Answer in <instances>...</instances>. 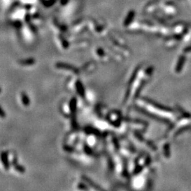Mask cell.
Masks as SVG:
<instances>
[{
	"mask_svg": "<svg viewBox=\"0 0 191 191\" xmlns=\"http://www.w3.org/2000/svg\"><path fill=\"white\" fill-rule=\"evenodd\" d=\"M56 67H57V68H60V69H65V70H71V71L74 72V73H78L79 72V70L75 68V67H73V66L69 65V64L67 63L58 62V63H57V65H56Z\"/></svg>",
	"mask_w": 191,
	"mask_h": 191,
	"instance_id": "cell-1",
	"label": "cell"
},
{
	"mask_svg": "<svg viewBox=\"0 0 191 191\" xmlns=\"http://www.w3.org/2000/svg\"><path fill=\"white\" fill-rule=\"evenodd\" d=\"M1 160H2L3 163H4V167L6 168V169H8L9 168V161H8V158L7 156L5 153H2L1 154Z\"/></svg>",
	"mask_w": 191,
	"mask_h": 191,
	"instance_id": "cell-2",
	"label": "cell"
},
{
	"mask_svg": "<svg viewBox=\"0 0 191 191\" xmlns=\"http://www.w3.org/2000/svg\"><path fill=\"white\" fill-rule=\"evenodd\" d=\"M21 100H22V102H23V103L25 105H28L30 103V100H29V98L28 97V96L26 95V94H25V93H23L21 95Z\"/></svg>",
	"mask_w": 191,
	"mask_h": 191,
	"instance_id": "cell-3",
	"label": "cell"
},
{
	"mask_svg": "<svg viewBox=\"0 0 191 191\" xmlns=\"http://www.w3.org/2000/svg\"><path fill=\"white\" fill-rule=\"evenodd\" d=\"M77 91L79 94H80V96H84V88H83L82 84H81V82L78 81L77 84Z\"/></svg>",
	"mask_w": 191,
	"mask_h": 191,
	"instance_id": "cell-4",
	"label": "cell"
},
{
	"mask_svg": "<svg viewBox=\"0 0 191 191\" xmlns=\"http://www.w3.org/2000/svg\"><path fill=\"white\" fill-rule=\"evenodd\" d=\"M35 62V61L33 60H31V59H28V60H23V61H20V63L21 64V65H32V64H33Z\"/></svg>",
	"mask_w": 191,
	"mask_h": 191,
	"instance_id": "cell-5",
	"label": "cell"
},
{
	"mask_svg": "<svg viewBox=\"0 0 191 191\" xmlns=\"http://www.w3.org/2000/svg\"><path fill=\"white\" fill-rule=\"evenodd\" d=\"M5 116H6L5 113H4V111L3 110V109L0 107V117H1V118H4Z\"/></svg>",
	"mask_w": 191,
	"mask_h": 191,
	"instance_id": "cell-6",
	"label": "cell"
},
{
	"mask_svg": "<svg viewBox=\"0 0 191 191\" xmlns=\"http://www.w3.org/2000/svg\"><path fill=\"white\" fill-rule=\"evenodd\" d=\"M0 92H1V89H0Z\"/></svg>",
	"mask_w": 191,
	"mask_h": 191,
	"instance_id": "cell-7",
	"label": "cell"
}]
</instances>
